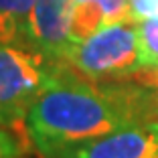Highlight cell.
Returning a JSON list of instances; mask_svg holds the SVG:
<instances>
[{
    "instance_id": "1",
    "label": "cell",
    "mask_w": 158,
    "mask_h": 158,
    "mask_svg": "<svg viewBox=\"0 0 158 158\" xmlns=\"http://www.w3.org/2000/svg\"><path fill=\"white\" fill-rule=\"evenodd\" d=\"M158 120V93L150 85L95 81L55 63L27 116V134L45 158H55L116 130Z\"/></svg>"
},
{
    "instance_id": "2",
    "label": "cell",
    "mask_w": 158,
    "mask_h": 158,
    "mask_svg": "<svg viewBox=\"0 0 158 158\" xmlns=\"http://www.w3.org/2000/svg\"><path fill=\"white\" fill-rule=\"evenodd\" d=\"M55 61L33 47L0 43V128L28 140L27 116L47 85Z\"/></svg>"
},
{
    "instance_id": "3",
    "label": "cell",
    "mask_w": 158,
    "mask_h": 158,
    "mask_svg": "<svg viewBox=\"0 0 158 158\" xmlns=\"http://www.w3.org/2000/svg\"><path fill=\"white\" fill-rule=\"evenodd\" d=\"M63 63L95 81H120L142 71L138 23L124 20L69 43Z\"/></svg>"
},
{
    "instance_id": "4",
    "label": "cell",
    "mask_w": 158,
    "mask_h": 158,
    "mask_svg": "<svg viewBox=\"0 0 158 158\" xmlns=\"http://www.w3.org/2000/svg\"><path fill=\"white\" fill-rule=\"evenodd\" d=\"M55 158H158V120L116 130Z\"/></svg>"
},
{
    "instance_id": "5",
    "label": "cell",
    "mask_w": 158,
    "mask_h": 158,
    "mask_svg": "<svg viewBox=\"0 0 158 158\" xmlns=\"http://www.w3.org/2000/svg\"><path fill=\"white\" fill-rule=\"evenodd\" d=\"M73 4L75 0H35L28 47L55 63H63V55L71 43Z\"/></svg>"
},
{
    "instance_id": "6",
    "label": "cell",
    "mask_w": 158,
    "mask_h": 158,
    "mask_svg": "<svg viewBox=\"0 0 158 158\" xmlns=\"http://www.w3.org/2000/svg\"><path fill=\"white\" fill-rule=\"evenodd\" d=\"M130 19V0H75L71 43L83 41L102 28Z\"/></svg>"
},
{
    "instance_id": "7",
    "label": "cell",
    "mask_w": 158,
    "mask_h": 158,
    "mask_svg": "<svg viewBox=\"0 0 158 158\" xmlns=\"http://www.w3.org/2000/svg\"><path fill=\"white\" fill-rule=\"evenodd\" d=\"M35 0H0V43L28 47Z\"/></svg>"
},
{
    "instance_id": "8",
    "label": "cell",
    "mask_w": 158,
    "mask_h": 158,
    "mask_svg": "<svg viewBox=\"0 0 158 158\" xmlns=\"http://www.w3.org/2000/svg\"><path fill=\"white\" fill-rule=\"evenodd\" d=\"M142 69H158V16L138 23Z\"/></svg>"
},
{
    "instance_id": "9",
    "label": "cell",
    "mask_w": 158,
    "mask_h": 158,
    "mask_svg": "<svg viewBox=\"0 0 158 158\" xmlns=\"http://www.w3.org/2000/svg\"><path fill=\"white\" fill-rule=\"evenodd\" d=\"M23 140L16 134L0 128V158H20L23 156Z\"/></svg>"
},
{
    "instance_id": "10",
    "label": "cell",
    "mask_w": 158,
    "mask_h": 158,
    "mask_svg": "<svg viewBox=\"0 0 158 158\" xmlns=\"http://www.w3.org/2000/svg\"><path fill=\"white\" fill-rule=\"evenodd\" d=\"M152 16H158V0H130V19L134 23Z\"/></svg>"
},
{
    "instance_id": "11",
    "label": "cell",
    "mask_w": 158,
    "mask_h": 158,
    "mask_svg": "<svg viewBox=\"0 0 158 158\" xmlns=\"http://www.w3.org/2000/svg\"><path fill=\"white\" fill-rule=\"evenodd\" d=\"M144 85H150L152 89H156L158 93V69H142V79Z\"/></svg>"
}]
</instances>
